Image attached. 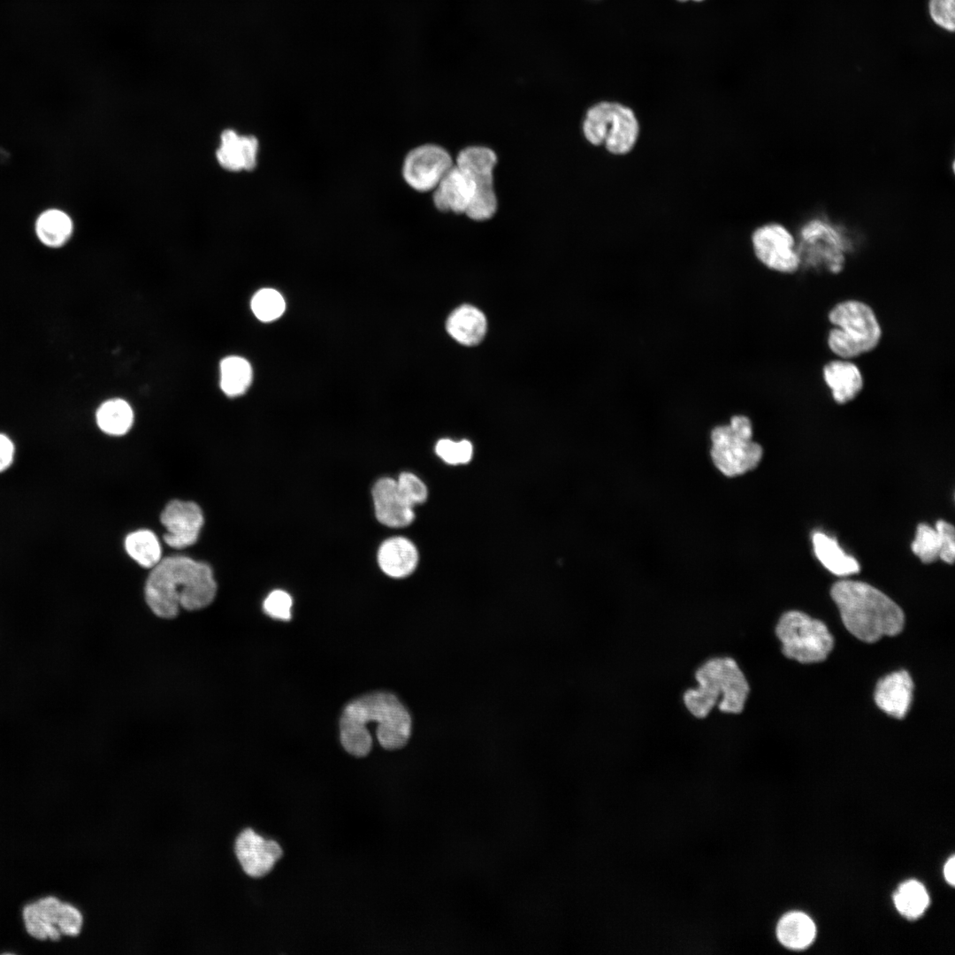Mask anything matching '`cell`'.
I'll use <instances>...</instances> for the list:
<instances>
[{"label": "cell", "mask_w": 955, "mask_h": 955, "mask_svg": "<svg viewBox=\"0 0 955 955\" xmlns=\"http://www.w3.org/2000/svg\"><path fill=\"white\" fill-rule=\"evenodd\" d=\"M217 592L210 567L186 556L161 559L145 584V599L155 615H177L180 607L197 610L210 605Z\"/></svg>", "instance_id": "obj_1"}, {"label": "cell", "mask_w": 955, "mask_h": 955, "mask_svg": "<svg viewBox=\"0 0 955 955\" xmlns=\"http://www.w3.org/2000/svg\"><path fill=\"white\" fill-rule=\"evenodd\" d=\"M377 722V738L386 749L403 747L411 733L408 710L392 693L375 692L349 702L340 720V741L344 749L356 757L367 755L372 738L366 724Z\"/></svg>", "instance_id": "obj_2"}, {"label": "cell", "mask_w": 955, "mask_h": 955, "mask_svg": "<svg viewBox=\"0 0 955 955\" xmlns=\"http://www.w3.org/2000/svg\"><path fill=\"white\" fill-rule=\"evenodd\" d=\"M845 628L861 641L873 643L904 628L902 609L886 594L860 581L842 580L830 591Z\"/></svg>", "instance_id": "obj_3"}, {"label": "cell", "mask_w": 955, "mask_h": 955, "mask_svg": "<svg viewBox=\"0 0 955 955\" xmlns=\"http://www.w3.org/2000/svg\"><path fill=\"white\" fill-rule=\"evenodd\" d=\"M694 676L698 684L686 690L683 701L695 718H706L715 705L725 714H736L744 710L750 687L733 658L708 659L697 668Z\"/></svg>", "instance_id": "obj_4"}, {"label": "cell", "mask_w": 955, "mask_h": 955, "mask_svg": "<svg viewBox=\"0 0 955 955\" xmlns=\"http://www.w3.org/2000/svg\"><path fill=\"white\" fill-rule=\"evenodd\" d=\"M832 327L828 332L827 345L837 358L854 359L875 349L882 330L874 309L857 299L837 302L828 313Z\"/></svg>", "instance_id": "obj_5"}, {"label": "cell", "mask_w": 955, "mask_h": 955, "mask_svg": "<svg viewBox=\"0 0 955 955\" xmlns=\"http://www.w3.org/2000/svg\"><path fill=\"white\" fill-rule=\"evenodd\" d=\"M753 424L744 415L733 416L730 423L715 426L710 433V458L716 470L736 478L755 469L761 461V446L753 439Z\"/></svg>", "instance_id": "obj_6"}, {"label": "cell", "mask_w": 955, "mask_h": 955, "mask_svg": "<svg viewBox=\"0 0 955 955\" xmlns=\"http://www.w3.org/2000/svg\"><path fill=\"white\" fill-rule=\"evenodd\" d=\"M638 122L633 111L615 102H600L592 106L583 122V134L592 145L604 144L612 154L628 153L638 135Z\"/></svg>", "instance_id": "obj_7"}, {"label": "cell", "mask_w": 955, "mask_h": 955, "mask_svg": "<svg viewBox=\"0 0 955 955\" xmlns=\"http://www.w3.org/2000/svg\"><path fill=\"white\" fill-rule=\"evenodd\" d=\"M783 653L801 663L824 661L831 652L834 638L827 626L800 611L783 614L775 628Z\"/></svg>", "instance_id": "obj_8"}, {"label": "cell", "mask_w": 955, "mask_h": 955, "mask_svg": "<svg viewBox=\"0 0 955 955\" xmlns=\"http://www.w3.org/2000/svg\"><path fill=\"white\" fill-rule=\"evenodd\" d=\"M455 164L450 153L438 144L419 145L404 157L401 174L405 183L417 192H429Z\"/></svg>", "instance_id": "obj_9"}, {"label": "cell", "mask_w": 955, "mask_h": 955, "mask_svg": "<svg viewBox=\"0 0 955 955\" xmlns=\"http://www.w3.org/2000/svg\"><path fill=\"white\" fill-rule=\"evenodd\" d=\"M756 257L766 267L781 273L791 274L800 266V258L791 233L778 224L758 228L752 236Z\"/></svg>", "instance_id": "obj_10"}, {"label": "cell", "mask_w": 955, "mask_h": 955, "mask_svg": "<svg viewBox=\"0 0 955 955\" xmlns=\"http://www.w3.org/2000/svg\"><path fill=\"white\" fill-rule=\"evenodd\" d=\"M233 855L241 870L249 877L260 878L271 872L281 858V846L251 828L243 829L233 841Z\"/></svg>", "instance_id": "obj_11"}, {"label": "cell", "mask_w": 955, "mask_h": 955, "mask_svg": "<svg viewBox=\"0 0 955 955\" xmlns=\"http://www.w3.org/2000/svg\"><path fill=\"white\" fill-rule=\"evenodd\" d=\"M161 523L166 530L164 542L176 549L194 545L203 524L200 507L193 501L172 500L163 510Z\"/></svg>", "instance_id": "obj_12"}, {"label": "cell", "mask_w": 955, "mask_h": 955, "mask_svg": "<svg viewBox=\"0 0 955 955\" xmlns=\"http://www.w3.org/2000/svg\"><path fill=\"white\" fill-rule=\"evenodd\" d=\"M259 141L252 134H240L225 129L220 134L216 151L218 164L229 172L252 171L256 167Z\"/></svg>", "instance_id": "obj_13"}, {"label": "cell", "mask_w": 955, "mask_h": 955, "mask_svg": "<svg viewBox=\"0 0 955 955\" xmlns=\"http://www.w3.org/2000/svg\"><path fill=\"white\" fill-rule=\"evenodd\" d=\"M372 499L376 517L382 524L404 527L413 522V506L401 495L396 480L390 478L378 480L372 488Z\"/></svg>", "instance_id": "obj_14"}, {"label": "cell", "mask_w": 955, "mask_h": 955, "mask_svg": "<svg viewBox=\"0 0 955 955\" xmlns=\"http://www.w3.org/2000/svg\"><path fill=\"white\" fill-rule=\"evenodd\" d=\"M475 192V183L455 164L433 189L432 202L441 212L464 214Z\"/></svg>", "instance_id": "obj_15"}, {"label": "cell", "mask_w": 955, "mask_h": 955, "mask_svg": "<svg viewBox=\"0 0 955 955\" xmlns=\"http://www.w3.org/2000/svg\"><path fill=\"white\" fill-rule=\"evenodd\" d=\"M821 374L832 399L837 404L849 403L863 390V374L852 360H831L823 365Z\"/></svg>", "instance_id": "obj_16"}, {"label": "cell", "mask_w": 955, "mask_h": 955, "mask_svg": "<svg viewBox=\"0 0 955 955\" xmlns=\"http://www.w3.org/2000/svg\"><path fill=\"white\" fill-rule=\"evenodd\" d=\"M913 683L905 670L896 671L881 678L875 687V701L890 716H905L913 699Z\"/></svg>", "instance_id": "obj_17"}, {"label": "cell", "mask_w": 955, "mask_h": 955, "mask_svg": "<svg viewBox=\"0 0 955 955\" xmlns=\"http://www.w3.org/2000/svg\"><path fill=\"white\" fill-rule=\"evenodd\" d=\"M802 236L806 243L814 245V251H810L809 258L814 255L810 262L817 264L818 260L827 265L829 271L838 273L843 269L844 257L843 244L839 236L830 227L824 224L814 221L810 223L802 231Z\"/></svg>", "instance_id": "obj_18"}, {"label": "cell", "mask_w": 955, "mask_h": 955, "mask_svg": "<svg viewBox=\"0 0 955 955\" xmlns=\"http://www.w3.org/2000/svg\"><path fill=\"white\" fill-rule=\"evenodd\" d=\"M378 562L382 571L394 578L410 575L416 568L418 552L416 546L404 537L385 540L378 551Z\"/></svg>", "instance_id": "obj_19"}, {"label": "cell", "mask_w": 955, "mask_h": 955, "mask_svg": "<svg viewBox=\"0 0 955 955\" xmlns=\"http://www.w3.org/2000/svg\"><path fill=\"white\" fill-rule=\"evenodd\" d=\"M64 903L54 897L42 898L27 905L23 918L27 932L41 940H58L62 935L58 923Z\"/></svg>", "instance_id": "obj_20"}, {"label": "cell", "mask_w": 955, "mask_h": 955, "mask_svg": "<svg viewBox=\"0 0 955 955\" xmlns=\"http://www.w3.org/2000/svg\"><path fill=\"white\" fill-rule=\"evenodd\" d=\"M447 330L458 342L467 346L476 345L486 332V319L477 308L462 305L448 317Z\"/></svg>", "instance_id": "obj_21"}, {"label": "cell", "mask_w": 955, "mask_h": 955, "mask_svg": "<svg viewBox=\"0 0 955 955\" xmlns=\"http://www.w3.org/2000/svg\"><path fill=\"white\" fill-rule=\"evenodd\" d=\"M812 540L816 557L833 574L844 577L860 571L857 560L845 554L836 539L822 532H815Z\"/></svg>", "instance_id": "obj_22"}, {"label": "cell", "mask_w": 955, "mask_h": 955, "mask_svg": "<svg viewBox=\"0 0 955 955\" xmlns=\"http://www.w3.org/2000/svg\"><path fill=\"white\" fill-rule=\"evenodd\" d=\"M816 928L813 920L800 912H791L783 915L776 927V936L780 943L790 949L801 950L808 947L814 940Z\"/></svg>", "instance_id": "obj_23"}, {"label": "cell", "mask_w": 955, "mask_h": 955, "mask_svg": "<svg viewBox=\"0 0 955 955\" xmlns=\"http://www.w3.org/2000/svg\"><path fill=\"white\" fill-rule=\"evenodd\" d=\"M73 223L65 211L50 209L41 213L35 223L39 241L49 248H60L72 237Z\"/></svg>", "instance_id": "obj_24"}, {"label": "cell", "mask_w": 955, "mask_h": 955, "mask_svg": "<svg viewBox=\"0 0 955 955\" xmlns=\"http://www.w3.org/2000/svg\"><path fill=\"white\" fill-rule=\"evenodd\" d=\"M496 153L485 146H469L458 153L455 164L474 182L493 180Z\"/></svg>", "instance_id": "obj_25"}, {"label": "cell", "mask_w": 955, "mask_h": 955, "mask_svg": "<svg viewBox=\"0 0 955 955\" xmlns=\"http://www.w3.org/2000/svg\"><path fill=\"white\" fill-rule=\"evenodd\" d=\"M96 419L98 427L105 433L119 436L126 433L134 422L130 405L122 399L104 401L97 409Z\"/></svg>", "instance_id": "obj_26"}, {"label": "cell", "mask_w": 955, "mask_h": 955, "mask_svg": "<svg viewBox=\"0 0 955 955\" xmlns=\"http://www.w3.org/2000/svg\"><path fill=\"white\" fill-rule=\"evenodd\" d=\"M252 380L249 363L237 355H230L220 363V387L230 397L243 394Z\"/></svg>", "instance_id": "obj_27"}, {"label": "cell", "mask_w": 955, "mask_h": 955, "mask_svg": "<svg viewBox=\"0 0 955 955\" xmlns=\"http://www.w3.org/2000/svg\"><path fill=\"white\" fill-rule=\"evenodd\" d=\"M127 554L141 566L152 569L161 560V547L157 536L149 530H139L125 540Z\"/></svg>", "instance_id": "obj_28"}, {"label": "cell", "mask_w": 955, "mask_h": 955, "mask_svg": "<svg viewBox=\"0 0 955 955\" xmlns=\"http://www.w3.org/2000/svg\"><path fill=\"white\" fill-rule=\"evenodd\" d=\"M893 900L898 911L908 919L920 917L927 909L929 897L925 887L915 880L902 883L896 890Z\"/></svg>", "instance_id": "obj_29"}, {"label": "cell", "mask_w": 955, "mask_h": 955, "mask_svg": "<svg viewBox=\"0 0 955 955\" xmlns=\"http://www.w3.org/2000/svg\"><path fill=\"white\" fill-rule=\"evenodd\" d=\"M944 548L941 532L927 523H920L916 530L912 550L922 562L930 563L940 559Z\"/></svg>", "instance_id": "obj_30"}, {"label": "cell", "mask_w": 955, "mask_h": 955, "mask_svg": "<svg viewBox=\"0 0 955 955\" xmlns=\"http://www.w3.org/2000/svg\"><path fill=\"white\" fill-rule=\"evenodd\" d=\"M285 300L275 289L263 288L257 291L251 300L254 315L263 322H271L279 318L285 311Z\"/></svg>", "instance_id": "obj_31"}, {"label": "cell", "mask_w": 955, "mask_h": 955, "mask_svg": "<svg viewBox=\"0 0 955 955\" xmlns=\"http://www.w3.org/2000/svg\"><path fill=\"white\" fill-rule=\"evenodd\" d=\"M498 200L494 187L475 188L465 215L474 221H485L497 211Z\"/></svg>", "instance_id": "obj_32"}, {"label": "cell", "mask_w": 955, "mask_h": 955, "mask_svg": "<svg viewBox=\"0 0 955 955\" xmlns=\"http://www.w3.org/2000/svg\"><path fill=\"white\" fill-rule=\"evenodd\" d=\"M435 452L447 464H466L472 459L473 446L467 439L454 441L441 439L435 446Z\"/></svg>", "instance_id": "obj_33"}, {"label": "cell", "mask_w": 955, "mask_h": 955, "mask_svg": "<svg viewBox=\"0 0 955 955\" xmlns=\"http://www.w3.org/2000/svg\"><path fill=\"white\" fill-rule=\"evenodd\" d=\"M398 490L403 499L411 506L423 503L428 496L427 487L416 475L402 472L396 480Z\"/></svg>", "instance_id": "obj_34"}, {"label": "cell", "mask_w": 955, "mask_h": 955, "mask_svg": "<svg viewBox=\"0 0 955 955\" xmlns=\"http://www.w3.org/2000/svg\"><path fill=\"white\" fill-rule=\"evenodd\" d=\"M291 596L283 590H274L264 601V610L271 617L280 620L291 618Z\"/></svg>", "instance_id": "obj_35"}, {"label": "cell", "mask_w": 955, "mask_h": 955, "mask_svg": "<svg viewBox=\"0 0 955 955\" xmlns=\"http://www.w3.org/2000/svg\"><path fill=\"white\" fill-rule=\"evenodd\" d=\"M929 15L940 27L953 32L955 28V0H929Z\"/></svg>", "instance_id": "obj_36"}, {"label": "cell", "mask_w": 955, "mask_h": 955, "mask_svg": "<svg viewBox=\"0 0 955 955\" xmlns=\"http://www.w3.org/2000/svg\"><path fill=\"white\" fill-rule=\"evenodd\" d=\"M83 926V915L75 906L64 903L58 928L61 934L76 936Z\"/></svg>", "instance_id": "obj_37"}, {"label": "cell", "mask_w": 955, "mask_h": 955, "mask_svg": "<svg viewBox=\"0 0 955 955\" xmlns=\"http://www.w3.org/2000/svg\"><path fill=\"white\" fill-rule=\"evenodd\" d=\"M937 528L944 538V549L940 555V559L947 563H953L955 556V530L952 524L939 520L936 523Z\"/></svg>", "instance_id": "obj_38"}, {"label": "cell", "mask_w": 955, "mask_h": 955, "mask_svg": "<svg viewBox=\"0 0 955 955\" xmlns=\"http://www.w3.org/2000/svg\"><path fill=\"white\" fill-rule=\"evenodd\" d=\"M14 445L10 438L0 433V471L7 469L13 460Z\"/></svg>", "instance_id": "obj_39"}, {"label": "cell", "mask_w": 955, "mask_h": 955, "mask_svg": "<svg viewBox=\"0 0 955 955\" xmlns=\"http://www.w3.org/2000/svg\"><path fill=\"white\" fill-rule=\"evenodd\" d=\"M954 872H955V858H954V856H951L947 860V862L945 863V865L944 867V878L951 885H954V883H955Z\"/></svg>", "instance_id": "obj_40"}, {"label": "cell", "mask_w": 955, "mask_h": 955, "mask_svg": "<svg viewBox=\"0 0 955 955\" xmlns=\"http://www.w3.org/2000/svg\"><path fill=\"white\" fill-rule=\"evenodd\" d=\"M695 1H700V0H695Z\"/></svg>", "instance_id": "obj_41"}, {"label": "cell", "mask_w": 955, "mask_h": 955, "mask_svg": "<svg viewBox=\"0 0 955 955\" xmlns=\"http://www.w3.org/2000/svg\"><path fill=\"white\" fill-rule=\"evenodd\" d=\"M681 1H684V0H681Z\"/></svg>", "instance_id": "obj_42"}]
</instances>
